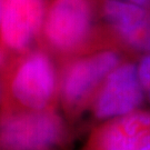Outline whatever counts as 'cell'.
Segmentation results:
<instances>
[{
	"label": "cell",
	"mask_w": 150,
	"mask_h": 150,
	"mask_svg": "<svg viewBox=\"0 0 150 150\" xmlns=\"http://www.w3.org/2000/svg\"><path fill=\"white\" fill-rule=\"evenodd\" d=\"M102 13L109 26L127 46L150 54L149 8L122 0H105Z\"/></svg>",
	"instance_id": "cell-7"
},
{
	"label": "cell",
	"mask_w": 150,
	"mask_h": 150,
	"mask_svg": "<svg viewBox=\"0 0 150 150\" xmlns=\"http://www.w3.org/2000/svg\"><path fill=\"white\" fill-rule=\"evenodd\" d=\"M122 1H128V2H132V4H137V5L144 6L149 8L150 7V0H122Z\"/></svg>",
	"instance_id": "cell-10"
},
{
	"label": "cell",
	"mask_w": 150,
	"mask_h": 150,
	"mask_svg": "<svg viewBox=\"0 0 150 150\" xmlns=\"http://www.w3.org/2000/svg\"><path fill=\"white\" fill-rule=\"evenodd\" d=\"M144 88L137 66L119 64L102 82L95 102V115L102 120H112L136 111L144 99Z\"/></svg>",
	"instance_id": "cell-3"
},
{
	"label": "cell",
	"mask_w": 150,
	"mask_h": 150,
	"mask_svg": "<svg viewBox=\"0 0 150 150\" xmlns=\"http://www.w3.org/2000/svg\"><path fill=\"white\" fill-rule=\"evenodd\" d=\"M1 59H2V58H1V54H0V64H1Z\"/></svg>",
	"instance_id": "cell-13"
},
{
	"label": "cell",
	"mask_w": 150,
	"mask_h": 150,
	"mask_svg": "<svg viewBox=\"0 0 150 150\" xmlns=\"http://www.w3.org/2000/svg\"><path fill=\"white\" fill-rule=\"evenodd\" d=\"M46 13L45 0H5L0 20L2 42L12 50L27 48L43 26Z\"/></svg>",
	"instance_id": "cell-6"
},
{
	"label": "cell",
	"mask_w": 150,
	"mask_h": 150,
	"mask_svg": "<svg viewBox=\"0 0 150 150\" xmlns=\"http://www.w3.org/2000/svg\"><path fill=\"white\" fill-rule=\"evenodd\" d=\"M56 75L54 66L42 52L28 56L18 67L12 92L18 101L32 110H42L54 95Z\"/></svg>",
	"instance_id": "cell-4"
},
{
	"label": "cell",
	"mask_w": 150,
	"mask_h": 150,
	"mask_svg": "<svg viewBox=\"0 0 150 150\" xmlns=\"http://www.w3.org/2000/svg\"><path fill=\"white\" fill-rule=\"evenodd\" d=\"M92 18L90 0H54L43 22L46 38L58 50H74L88 39Z\"/></svg>",
	"instance_id": "cell-2"
},
{
	"label": "cell",
	"mask_w": 150,
	"mask_h": 150,
	"mask_svg": "<svg viewBox=\"0 0 150 150\" xmlns=\"http://www.w3.org/2000/svg\"><path fill=\"white\" fill-rule=\"evenodd\" d=\"M138 77L141 86L144 88V91L150 89V54H146L137 66Z\"/></svg>",
	"instance_id": "cell-9"
},
{
	"label": "cell",
	"mask_w": 150,
	"mask_h": 150,
	"mask_svg": "<svg viewBox=\"0 0 150 150\" xmlns=\"http://www.w3.org/2000/svg\"><path fill=\"white\" fill-rule=\"evenodd\" d=\"M4 2H5V0H0V20H1L2 11H4Z\"/></svg>",
	"instance_id": "cell-11"
},
{
	"label": "cell",
	"mask_w": 150,
	"mask_h": 150,
	"mask_svg": "<svg viewBox=\"0 0 150 150\" xmlns=\"http://www.w3.org/2000/svg\"><path fill=\"white\" fill-rule=\"evenodd\" d=\"M61 134L62 123L54 113L33 110L11 115L0 123V147L5 150H49Z\"/></svg>",
	"instance_id": "cell-1"
},
{
	"label": "cell",
	"mask_w": 150,
	"mask_h": 150,
	"mask_svg": "<svg viewBox=\"0 0 150 150\" xmlns=\"http://www.w3.org/2000/svg\"><path fill=\"white\" fill-rule=\"evenodd\" d=\"M97 150H150V111L109 120L97 138Z\"/></svg>",
	"instance_id": "cell-8"
},
{
	"label": "cell",
	"mask_w": 150,
	"mask_h": 150,
	"mask_svg": "<svg viewBox=\"0 0 150 150\" xmlns=\"http://www.w3.org/2000/svg\"><path fill=\"white\" fill-rule=\"evenodd\" d=\"M146 93H147V96H148V99H149V101H150V89H148V90L146 91Z\"/></svg>",
	"instance_id": "cell-12"
},
{
	"label": "cell",
	"mask_w": 150,
	"mask_h": 150,
	"mask_svg": "<svg viewBox=\"0 0 150 150\" xmlns=\"http://www.w3.org/2000/svg\"><path fill=\"white\" fill-rule=\"evenodd\" d=\"M120 64V56L113 50H102L70 64L62 79V95L70 105L83 101Z\"/></svg>",
	"instance_id": "cell-5"
}]
</instances>
